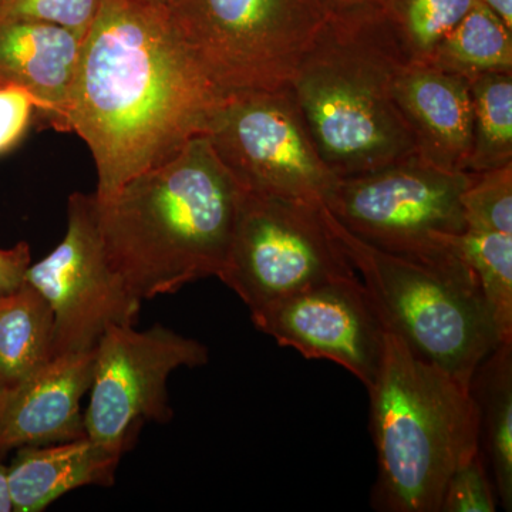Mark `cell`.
Wrapping results in <instances>:
<instances>
[{
  "instance_id": "1",
  "label": "cell",
  "mask_w": 512,
  "mask_h": 512,
  "mask_svg": "<svg viewBox=\"0 0 512 512\" xmlns=\"http://www.w3.org/2000/svg\"><path fill=\"white\" fill-rule=\"evenodd\" d=\"M222 93L178 36L163 0H103L84 37L62 131L92 153L97 198L204 136Z\"/></svg>"
},
{
  "instance_id": "2",
  "label": "cell",
  "mask_w": 512,
  "mask_h": 512,
  "mask_svg": "<svg viewBox=\"0 0 512 512\" xmlns=\"http://www.w3.org/2000/svg\"><path fill=\"white\" fill-rule=\"evenodd\" d=\"M244 188L205 136L97 198L107 261L140 301L221 274Z\"/></svg>"
},
{
  "instance_id": "3",
  "label": "cell",
  "mask_w": 512,
  "mask_h": 512,
  "mask_svg": "<svg viewBox=\"0 0 512 512\" xmlns=\"http://www.w3.org/2000/svg\"><path fill=\"white\" fill-rule=\"evenodd\" d=\"M407 62L379 3L332 9L289 87L336 177L416 157L394 97L397 73Z\"/></svg>"
},
{
  "instance_id": "4",
  "label": "cell",
  "mask_w": 512,
  "mask_h": 512,
  "mask_svg": "<svg viewBox=\"0 0 512 512\" xmlns=\"http://www.w3.org/2000/svg\"><path fill=\"white\" fill-rule=\"evenodd\" d=\"M377 454L372 505L382 512H440L448 478L481 450L470 387L386 332L382 365L367 389Z\"/></svg>"
},
{
  "instance_id": "5",
  "label": "cell",
  "mask_w": 512,
  "mask_h": 512,
  "mask_svg": "<svg viewBox=\"0 0 512 512\" xmlns=\"http://www.w3.org/2000/svg\"><path fill=\"white\" fill-rule=\"evenodd\" d=\"M325 217L386 329L421 360L470 387L477 367L501 342L466 262L457 254L436 262L390 254L357 238L326 207Z\"/></svg>"
},
{
  "instance_id": "6",
  "label": "cell",
  "mask_w": 512,
  "mask_h": 512,
  "mask_svg": "<svg viewBox=\"0 0 512 512\" xmlns=\"http://www.w3.org/2000/svg\"><path fill=\"white\" fill-rule=\"evenodd\" d=\"M178 36L222 94L291 86L329 0H170Z\"/></svg>"
},
{
  "instance_id": "7",
  "label": "cell",
  "mask_w": 512,
  "mask_h": 512,
  "mask_svg": "<svg viewBox=\"0 0 512 512\" xmlns=\"http://www.w3.org/2000/svg\"><path fill=\"white\" fill-rule=\"evenodd\" d=\"M356 275L326 221L325 205L242 192L218 279L237 293L249 312Z\"/></svg>"
},
{
  "instance_id": "8",
  "label": "cell",
  "mask_w": 512,
  "mask_h": 512,
  "mask_svg": "<svg viewBox=\"0 0 512 512\" xmlns=\"http://www.w3.org/2000/svg\"><path fill=\"white\" fill-rule=\"evenodd\" d=\"M470 173L441 170L412 157L339 178L325 207L377 249L417 261L456 255L451 238L466 231L461 195Z\"/></svg>"
},
{
  "instance_id": "9",
  "label": "cell",
  "mask_w": 512,
  "mask_h": 512,
  "mask_svg": "<svg viewBox=\"0 0 512 512\" xmlns=\"http://www.w3.org/2000/svg\"><path fill=\"white\" fill-rule=\"evenodd\" d=\"M204 136L244 190L325 205L338 183L291 87L222 94Z\"/></svg>"
},
{
  "instance_id": "10",
  "label": "cell",
  "mask_w": 512,
  "mask_h": 512,
  "mask_svg": "<svg viewBox=\"0 0 512 512\" xmlns=\"http://www.w3.org/2000/svg\"><path fill=\"white\" fill-rule=\"evenodd\" d=\"M210 350L163 325L138 332L111 326L94 348L90 403L84 412L87 437L123 456L146 421L168 423L174 412L167 382L180 367L207 365Z\"/></svg>"
},
{
  "instance_id": "11",
  "label": "cell",
  "mask_w": 512,
  "mask_h": 512,
  "mask_svg": "<svg viewBox=\"0 0 512 512\" xmlns=\"http://www.w3.org/2000/svg\"><path fill=\"white\" fill-rule=\"evenodd\" d=\"M26 282L55 315L53 357L93 350L111 326H134L143 303L107 261L94 194L70 195L63 241L29 266Z\"/></svg>"
},
{
  "instance_id": "12",
  "label": "cell",
  "mask_w": 512,
  "mask_h": 512,
  "mask_svg": "<svg viewBox=\"0 0 512 512\" xmlns=\"http://www.w3.org/2000/svg\"><path fill=\"white\" fill-rule=\"evenodd\" d=\"M259 332L306 359L329 360L365 384L382 365L386 326L359 275L313 286L251 312Z\"/></svg>"
},
{
  "instance_id": "13",
  "label": "cell",
  "mask_w": 512,
  "mask_h": 512,
  "mask_svg": "<svg viewBox=\"0 0 512 512\" xmlns=\"http://www.w3.org/2000/svg\"><path fill=\"white\" fill-rule=\"evenodd\" d=\"M93 367L94 349L66 353L0 389V458L22 447L87 437L82 399L92 386Z\"/></svg>"
},
{
  "instance_id": "14",
  "label": "cell",
  "mask_w": 512,
  "mask_h": 512,
  "mask_svg": "<svg viewBox=\"0 0 512 512\" xmlns=\"http://www.w3.org/2000/svg\"><path fill=\"white\" fill-rule=\"evenodd\" d=\"M394 97L412 131L416 157L454 173H468L473 143L470 83L430 63L404 64Z\"/></svg>"
},
{
  "instance_id": "15",
  "label": "cell",
  "mask_w": 512,
  "mask_h": 512,
  "mask_svg": "<svg viewBox=\"0 0 512 512\" xmlns=\"http://www.w3.org/2000/svg\"><path fill=\"white\" fill-rule=\"evenodd\" d=\"M84 37L53 23L0 20V83L32 93L56 130L62 131Z\"/></svg>"
},
{
  "instance_id": "16",
  "label": "cell",
  "mask_w": 512,
  "mask_h": 512,
  "mask_svg": "<svg viewBox=\"0 0 512 512\" xmlns=\"http://www.w3.org/2000/svg\"><path fill=\"white\" fill-rule=\"evenodd\" d=\"M121 456L89 437L42 447H22L8 466L13 511L40 512L86 485L114 484Z\"/></svg>"
},
{
  "instance_id": "17",
  "label": "cell",
  "mask_w": 512,
  "mask_h": 512,
  "mask_svg": "<svg viewBox=\"0 0 512 512\" xmlns=\"http://www.w3.org/2000/svg\"><path fill=\"white\" fill-rule=\"evenodd\" d=\"M480 412L481 437L493 470L494 490L512 510V343H500L474 373L470 386Z\"/></svg>"
},
{
  "instance_id": "18",
  "label": "cell",
  "mask_w": 512,
  "mask_h": 512,
  "mask_svg": "<svg viewBox=\"0 0 512 512\" xmlns=\"http://www.w3.org/2000/svg\"><path fill=\"white\" fill-rule=\"evenodd\" d=\"M53 326L52 308L28 282L0 295V389L53 359Z\"/></svg>"
},
{
  "instance_id": "19",
  "label": "cell",
  "mask_w": 512,
  "mask_h": 512,
  "mask_svg": "<svg viewBox=\"0 0 512 512\" xmlns=\"http://www.w3.org/2000/svg\"><path fill=\"white\" fill-rule=\"evenodd\" d=\"M430 64L467 80L512 72V29L493 10L476 2L437 47Z\"/></svg>"
},
{
  "instance_id": "20",
  "label": "cell",
  "mask_w": 512,
  "mask_h": 512,
  "mask_svg": "<svg viewBox=\"0 0 512 512\" xmlns=\"http://www.w3.org/2000/svg\"><path fill=\"white\" fill-rule=\"evenodd\" d=\"M473 99V143L468 173L512 164V72L468 80Z\"/></svg>"
},
{
  "instance_id": "21",
  "label": "cell",
  "mask_w": 512,
  "mask_h": 512,
  "mask_svg": "<svg viewBox=\"0 0 512 512\" xmlns=\"http://www.w3.org/2000/svg\"><path fill=\"white\" fill-rule=\"evenodd\" d=\"M451 247L476 276L501 343H512V235L471 231Z\"/></svg>"
},
{
  "instance_id": "22",
  "label": "cell",
  "mask_w": 512,
  "mask_h": 512,
  "mask_svg": "<svg viewBox=\"0 0 512 512\" xmlns=\"http://www.w3.org/2000/svg\"><path fill=\"white\" fill-rule=\"evenodd\" d=\"M477 0H377L404 56L430 63L441 45Z\"/></svg>"
},
{
  "instance_id": "23",
  "label": "cell",
  "mask_w": 512,
  "mask_h": 512,
  "mask_svg": "<svg viewBox=\"0 0 512 512\" xmlns=\"http://www.w3.org/2000/svg\"><path fill=\"white\" fill-rule=\"evenodd\" d=\"M461 207L466 229L512 235V164L470 173Z\"/></svg>"
},
{
  "instance_id": "24",
  "label": "cell",
  "mask_w": 512,
  "mask_h": 512,
  "mask_svg": "<svg viewBox=\"0 0 512 512\" xmlns=\"http://www.w3.org/2000/svg\"><path fill=\"white\" fill-rule=\"evenodd\" d=\"M103 0H0V20H36L87 35Z\"/></svg>"
},
{
  "instance_id": "25",
  "label": "cell",
  "mask_w": 512,
  "mask_h": 512,
  "mask_svg": "<svg viewBox=\"0 0 512 512\" xmlns=\"http://www.w3.org/2000/svg\"><path fill=\"white\" fill-rule=\"evenodd\" d=\"M495 498L494 484L485 470L480 450L448 478L440 512H494Z\"/></svg>"
},
{
  "instance_id": "26",
  "label": "cell",
  "mask_w": 512,
  "mask_h": 512,
  "mask_svg": "<svg viewBox=\"0 0 512 512\" xmlns=\"http://www.w3.org/2000/svg\"><path fill=\"white\" fill-rule=\"evenodd\" d=\"M42 104L16 84L0 83V156L18 146Z\"/></svg>"
},
{
  "instance_id": "27",
  "label": "cell",
  "mask_w": 512,
  "mask_h": 512,
  "mask_svg": "<svg viewBox=\"0 0 512 512\" xmlns=\"http://www.w3.org/2000/svg\"><path fill=\"white\" fill-rule=\"evenodd\" d=\"M32 265L28 242L22 241L15 247L0 249V295L16 291L26 282V272Z\"/></svg>"
},
{
  "instance_id": "28",
  "label": "cell",
  "mask_w": 512,
  "mask_h": 512,
  "mask_svg": "<svg viewBox=\"0 0 512 512\" xmlns=\"http://www.w3.org/2000/svg\"><path fill=\"white\" fill-rule=\"evenodd\" d=\"M13 511L12 497H10L8 466L0 458V512Z\"/></svg>"
},
{
  "instance_id": "29",
  "label": "cell",
  "mask_w": 512,
  "mask_h": 512,
  "mask_svg": "<svg viewBox=\"0 0 512 512\" xmlns=\"http://www.w3.org/2000/svg\"><path fill=\"white\" fill-rule=\"evenodd\" d=\"M493 10L495 15L504 20L505 25L512 29V0H477Z\"/></svg>"
},
{
  "instance_id": "30",
  "label": "cell",
  "mask_w": 512,
  "mask_h": 512,
  "mask_svg": "<svg viewBox=\"0 0 512 512\" xmlns=\"http://www.w3.org/2000/svg\"><path fill=\"white\" fill-rule=\"evenodd\" d=\"M377 2V0H329L330 8L345 9L350 6L362 5V3Z\"/></svg>"
},
{
  "instance_id": "31",
  "label": "cell",
  "mask_w": 512,
  "mask_h": 512,
  "mask_svg": "<svg viewBox=\"0 0 512 512\" xmlns=\"http://www.w3.org/2000/svg\"><path fill=\"white\" fill-rule=\"evenodd\" d=\"M163 2L168 3V2H170V0H163Z\"/></svg>"
}]
</instances>
